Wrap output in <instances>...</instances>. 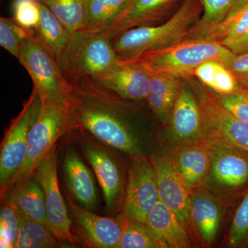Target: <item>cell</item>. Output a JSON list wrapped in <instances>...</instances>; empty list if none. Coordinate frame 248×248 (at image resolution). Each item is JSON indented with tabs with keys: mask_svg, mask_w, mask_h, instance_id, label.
<instances>
[{
	"mask_svg": "<svg viewBox=\"0 0 248 248\" xmlns=\"http://www.w3.org/2000/svg\"><path fill=\"white\" fill-rule=\"evenodd\" d=\"M244 91V92L246 93H247V94H248V91Z\"/></svg>",
	"mask_w": 248,
	"mask_h": 248,
	"instance_id": "obj_38",
	"label": "cell"
},
{
	"mask_svg": "<svg viewBox=\"0 0 248 248\" xmlns=\"http://www.w3.org/2000/svg\"><path fill=\"white\" fill-rule=\"evenodd\" d=\"M6 198L29 218L47 226L45 192L34 176L19 183L10 191Z\"/></svg>",
	"mask_w": 248,
	"mask_h": 248,
	"instance_id": "obj_23",
	"label": "cell"
},
{
	"mask_svg": "<svg viewBox=\"0 0 248 248\" xmlns=\"http://www.w3.org/2000/svg\"><path fill=\"white\" fill-rule=\"evenodd\" d=\"M55 147L40 161L36 168L34 177L45 192L46 224L60 243L74 246L76 236L72 232V223L66 203L59 186Z\"/></svg>",
	"mask_w": 248,
	"mask_h": 248,
	"instance_id": "obj_10",
	"label": "cell"
},
{
	"mask_svg": "<svg viewBox=\"0 0 248 248\" xmlns=\"http://www.w3.org/2000/svg\"><path fill=\"white\" fill-rule=\"evenodd\" d=\"M169 124L171 137L178 145L205 138L200 104L187 78L174 103Z\"/></svg>",
	"mask_w": 248,
	"mask_h": 248,
	"instance_id": "obj_13",
	"label": "cell"
},
{
	"mask_svg": "<svg viewBox=\"0 0 248 248\" xmlns=\"http://www.w3.org/2000/svg\"><path fill=\"white\" fill-rule=\"evenodd\" d=\"M187 79L200 104L205 138L221 139L248 154V123L227 110L215 92L195 77Z\"/></svg>",
	"mask_w": 248,
	"mask_h": 248,
	"instance_id": "obj_8",
	"label": "cell"
},
{
	"mask_svg": "<svg viewBox=\"0 0 248 248\" xmlns=\"http://www.w3.org/2000/svg\"></svg>",
	"mask_w": 248,
	"mask_h": 248,
	"instance_id": "obj_39",
	"label": "cell"
},
{
	"mask_svg": "<svg viewBox=\"0 0 248 248\" xmlns=\"http://www.w3.org/2000/svg\"><path fill=\"white\" fill-rule=\"evenodd\" d=\"M130 0H86L84 30L107 32Z\"/></svg>",
	"mask_w": 248,
	"mask_h": 248,
	"instance_id": "obj_26",
	"label": "cell"
},
{
	"mask_svg": "<svg viewBox=\"0 0 248 248\" xmlns=\"http://www.w3.org/2000/svg\"><path fill=\"white\" fill-rule=\"evenodd\" d=\"M217 99L227 110L239 120L248 123V94L244 91H236L226 94L215 93Z\"/></svg>",
	"mask_w": 248,
	"mask_h": 248,
	"instance_id": "obj_35",
	"label": "cell"
},
{
	"mask_svg": "<svg viewBox=\"0 0 248 248\" xmlns=\"http://www.w3.org/2000/svg\"><path fill=\"white\" fill-rule=\"evenodd\" d=\"M170 157L189 192L203 187L210 164L206 138L179 145Z\"/></svg>",
	"mask_w": 248,
	"mask_h": 248,
	"instance_id": "obj_16",
	"label": "cell"
},
{
	"mask_svg": "<svg viewBox=\"0 0 248 248\" xmlns=\"http://www.w3.org/2000/svg\"><path fill=\"white\" fill-rule=\"evenodd\" d=\"M18 60L31 76L42 102L65 104L71 84L58 62L41 45L34 30L29 31L23 40Z\"/></svg>",
	"mask_w": 248,
	"mask_h": 248,
	"instance_id": "obj_6",
	"label": "cell"
},
{
	"mask_svg": "<svg viewBox=\"0 0 248 248\" xmlns=\"http://www.w3.org/2000/svg\"><path fill=\"white\" fill-rule=\"evenodd\" d=\"M182 0H130L106 33L114 38L133 28L155 26L167 20Z\"/></svg>",
	"mask_w": 248,
	"mask_h": 248,
	"instance_id": "obj_15",
	"label": "cell"
},
{
	"mask_svg": "<svg viewBox=\"0 0 248 248\" xmlns=\"http://www.w3.org/2000/svg\"><path fill=\"white\" fill-rule=\"evenodd\" d=\"M228 243L231 248L248 246V192L236 209L228 234Z\"/></svg>",
	"mask_w": 248,
	"mask_h": 248,
	"instance_id": "obj_33",
	"label": "cell"
},
{
	"mask_svg": "<svg viewBox=\"0 0 248 248\" xmlns=\"http://www.w3.org/2000/svg\"><path fill=\"white\" fill-rule=\"evenodd\" d=\"M234 54L229 48L210 39L184 40L166 48L143 53L129 60L148 72L185 79L192 76L201 64L217 60L226 63Z\"/></svg>",
	"mask_w": 248,
	"mask_h": 248,
	"instance_id": "obj_3",
	"label": "cell"
},
{
	"mask_svg": "<svg viewBox=\"0 0 248 248\" xmlns=\"http://www.w3.org/2000/svg\"><path fill=\"white\" fill-rule=\"evenodd\" d=\"M192 76L217 94H226L239 91L232 73L223 62L217 60L204 62L193 71Z\"/></svg>",
	"mask_w": 248,
	"mask_h": 248,
	"instance_id": "obj_27",
	"label": "cell"
},
{
	"mask_svg": "<svg viewBox=\"0 0 248 248\" xmlns=\"http://www.w3.org/2000/svg\"><path fill=\"white\" fill-rule=\"evenodd\" d=\"M118 60L110 35L104 32L81 30L70 35L58 66L70 82L82 77L97 76Z\"/></svg>",
	"mask_w": 248,
	"mask_h": 248,
	"instance_id": "obj_5",
	"label": "cell"
},
{
	"mask_svg": "<svg viewBox=\"0 0 248 248\" xmlns=\"http://www.w3.org/2000/svg\"><path fill=\"white\" fill-rule=\"evenodd\" d=\"M124 99L146 100L151 90V74L131 61L119 60L105 71L91 77Z\"/></svg>",
	"mask_w": 248,
	"mask_h": 248,
	"instance_id": "obj_14",
	"label": "cell"
},
{
	"mask_svg": "<svg viewBox=\"0 0 248 248\" xmlns=\"http://www.w3.org/2000/svg\"><path fill=\"white\" fill-rule=\"evenodd\" d=\"M203 11L201 0H182L175 12L163 24L133 28L116 36L112 45L119 60H135L146 52L185 40Z\"/></svg>",
	"mask_w": 248,
	"mask_h": 248,
	"instance_id": "obj_2",
	"label": "cell"
},
{
	"mask_svg": "<svg viewBox=\"0 0 248 248\" xmlns=\"http://www.w3.org/2000/svg\"><path fill=\"white\" fill-rule=\"evenodd\" d=\"M42 102L39 93L32 89L22 111L10 125L0 149V192L4 193L27 156L29 134L40 115Z\"/></svg>",
	"mask_w": 248,
	"mask_h": 248,
	"instance_id": "obj_7",
	"label": "cell"
},
{
	"mask_svg": "<svg viewBox=\"0 0 248 248\" xmlns=\"http://www.w3.org/2000/svg\"><path fill=\"white\" fill-rule=\"evenodd\" d=\"M118 248H163L146 223L125 217Z\"/></svg>",
	"mask_w": 248,
	"mask_h": 248,
	"instance_id": "obj_30",
	"label": "cell"
},
{
	"mask_svg": "<svg viewBox=\"0 0 248 248\" xmlns=\"http://www.w3.org/2000/svg\"><path fill=\"white\" fill-rule=\"evenodd\" d=\"M146 224L163 248L191 247L186 226L161 201H158L148 214Z\"/></svg>",
	"mask_w": 248,
	"mask_h": 248,
	"instance_id": "obj_20",
	"label": "cell"
},
{
	"mask_svg": "<svg viewBox=\"0 0 248 248\" xmlns=\"http://www.w3.org/2000/svg\"><path fill=\"white\" fill-rule=\"evenodd\" d=\"M69 83L65 104L76 130L132 157L147 156L151 126L137 101L124 99L91 77Z\"/></svg>",
	"mask_w": 248,
	"mask_h": 248,
	"instance_id": "obj_1",
	"label": "cell"
},
{
	"mask_svg": "<svg viewBox=\"0 0 248 248\" xmlns=\"http://www.w3.org/2000/svg\"><path fill=\"white\" fill-rule=\"evenodd\" d=\"M84 153L102 187L107 210L113 208L122 187L120 170L110 155L100 147L86 143Z\"/></svg>",
	"mask_w": 248,
	"mask_h": 248,
	"instance_id": "obj_21",
	"label": "cell"
},
{
	"mask_svg": "<svg viewBox=\"0 0 248 248\" xmlns=\"http://www.w3.org/2000/svg\"><path fill=\"white\" fill-rule=\"evenodd\" d=\"M14 18L19 27L34 30L40 18V2L37 0H15Z\"/></svg>",
	"mask_w": 248,
	"mask_h": 248,
	"instance_id": "obj_34",
	"label": "cell"
},
{
	"mask_svg": "<svg viewBox=\"0 0 248 248\" xmlns=\"http://www.w3.org/2000/svg\"><path fill=\"white\" fill-rule=\"evenodd\" d=\"M61 21L70 33L84 30L86 0H37Z\"/></svg>",
	"mask_w": 248,
	"mask_h": 248,
	"instance_id": "obj_29",
	"label": "cell"
},
{
	"mask_svg": "<svg viewBox=\"0 0 248 248\" xmlns=\"http://www.w3.org/2000/svg\"><path fill=\"white\" fill-rule=\"evenodd\" d=\"M40 21L34 32L41 45L58 63L71 33L45 5L40 2Z\"/></svg>",
	"mask_w": 248,
	"mask_h": 248,
	"instance_id": "obj_24",
	"label": "cell"
},
{
	"mask_svg": "<svg viewBox=\"0 0 248 248\" xmlns=\"http://www.w3.org/2000/svg\"><path fill=\"white\" fill-rule=\"evenodd\" d=\"M206 138L210 164L203 187L223 192L236 190L248 184V153L221 139Z\"/></svg>",
	"mask_w": 248,
	"mask_h": 248,
	"instance_id": "obj_9",
	"label": "cell"
},
{
	"mask_svg": "<svg viewBox=\"0 0 248 248\" xmlns=\"http://www.w3.org/2000/svg\"><path fill=\"white\" fill-rule=\"evenodd\" d=\"M0 211L1 248H16L19 233V220L16 205L6 198Z\"/></svg>",
	"mask_w": 248,
	"mask_h": 248,
	"instance_id": "obj_31",
	"label": "cell"
},
{
	"mask_svg": "<svg viewBox=\"0 0 248 248\" xmlns=\"http://www.w3.org/2000/svg\"><path fill=\"white\" fill-rule=\"evenodd\" d=\"M239 0H201L203 15L185 40L209 38L225 22Z\"/></svg>",
	"mask_w": 248,
	"mask_h": 248,
	"instance_id": "obj_25",
	"label": "cell"
},
{
	"mask_svg": "<svg viewBox=\"0 0 248 248\" xmlns=\"http://www.w3.org/2000/svg\"><path fill=\"white\" fill-rule=\"evenodd\" d=\"M30 30L19 27L14 18H0V46L18 59L24 37Z\"/></svg>",
	"mask_w": 248,
	"mask_h": 248,
	"instance_id": "obj_32",
	"label": "cell"
},
{
	"mask_svg": "<svg viewBox=\"0 0 248 248\" xmlns=\"http://www.w3.org/2000/svg\"><path fill=\"white\" fill-rule=\"evenodd\" d=\"M67 187L81 206L94 211L97 205V192L92 172L73 148L68 149L63 166Z\"/></svg>",
	"mask_w": 248,
	"mask_h": 248,
	"instance_id": "obj_19",
	"label": "cell"
},
{
	"mask_svg": "<svg viewBox=\"0 0 248 248\" xmlns=\"http://www.w3.org/2000/svg\"><path fill=\"white\" fill-rule=\"evenodd\" d=\"M159 198L186 226L191 221L190 193L169 155H151Z\"/></svg>",
	"mask_w": 248,
	"mask_h": 248,
	"instance_id": "obj_12",
	"label": "cell"
},
{
	"mask_svg": "<svg viewBox=\"0 0 248 248\" xmlns=\"http://www.w3.org/2000/svg\"><path fill=\"white\" fill-rule=\"evenodd\" d=\"M76 130L66 104L42 102L40 115L29 134L25 160L10 181L1 200L19 183L34 175L37 166L55 147L59 139Z\"/></svg>",
	"mask_w": 248,
	"mask_h": 248,
	"instance_id": "obj_4",
	"label": "cell"
},
{
	"mask_svg": "<svg viewBox=\"0 0 248 248\" xmlns=\"http://www.w3.org/2000/svg\"><path fill=\"white\" fill-rule=\"evenodd\" d=\"M190 214L201 240L206 247H210L216 239L221 223L219 203L207 191L199 187L190 192Z\"/></svg>",
	"mask_w": 248,
	"mask_h": 248,
	"instance_id": "obj_18",
	"label": "cell"
},
{
	"mask_svg": "<svg viewBox=\"0 0 248 248\" xmlns=\"http://www.w3.org/2000/svg\"><path fill=\"white\" fill-rule=\"evenodd\" d=\"M224 64L234 76L239 91H248V52L234 54Z\"/></svg>",
	"mask_w": 248,
	"mask_h": 248,
	"instance_id": "obj_36",
	"label": "cell"
},
{
	"mask_svg": "<svg viewBox=\"0 0 248 248\" xmlns=\"http://www.w3.org/2000/svg\"><path fill=\"white\" fill-rule=\"evenodd\" d=\"M228 48L234 54L247 53L248 52V32L244 38L231 46Z\"/></svg>",
	"mask_w": 248,
	"mask_h": 248,
	"instance_id": "obj_37",
	"label": "cell"
},
{
	"mask_svg": "<svg viewBox=\"0 0 248 248\" xmlns=\"http://www.w3.org/2000/svg\"><path fill=\"white\" fill-rule=\"evenodd\" d=\"M19 220V233L16 248H58L61 243L46 225L29 218L16 207Z\"/></svg>",
	"mask_w": 248,
	"mask_h": 248,
	"instance_id": "obj_28",
	"label": "cell"
},
{
	"mask_svg": "<svg viewBox=\"0 0 248 248\" xmlns=\"http://www.w3.org/2000/svg\"><path fill=\"white\" fill-rule=\"evenodd\" d=\"M184 79L151 74V90L146 101L158 120L167 125Z\"/></svg>",
	"mask_w": 248,
	"mask_h": 248,
	"instance_id": "obj_22",
	"label": "cell"
},
{
	"mask_svg": "<svg viewBox=\"0 0 248 248\" xmlns=\"http://www.w3.org/2000/svg\"><path fill=\"white\" fill-rule=\"evenodd\" d=\"M67 198L78 225L91 246L99 248H118L124 221L99 216L77 205L69 197Z\"/></svg>",
	"mask_w": 248,
	"mask_h": 248,
	"instance_id": "obj_17",
	"label": "cell"
},
{
	"mask_svg": "<svg viewBox=\"0 0 248 248\" xmlns=\"http://www.w3.org/2000/svg\"><path fill=\"white\" fill-rule=\"evenodd\" d=\"M159 200L156 177L150 158L133 157L128 172L125 217L146 223L148 214Z\"/></svg>",
	"mask_w": 248,
	"mask_h": 248,
	"instance_id": "obj_11",
	"label": "cell"
}]
</instances>
